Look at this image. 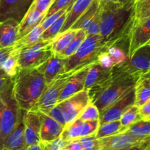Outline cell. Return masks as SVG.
Returning a JSON list of instances; mask_svg holds the SVG:
<instances>
[{
  "mask_svg": "<svg viewBox=\"0 0 150 150\" xmlns=\"http://www.w3.org/2000/svg\"><path fill=\"white\" fill-rule=\"evenodd\" d=\"M138 78L114 66L110 77L96 83L88 91L91 102L102 112L132 90Z\"/></svg>",
  "mask_w": 150,
  "mask_h": 150,
  "instance_id": "cell-1",
  "label": "cell"
},
{
  "mask_svg": "<svg viewBox=\"0 0 150 150\" xmlns=\"http://www.w3.org/2000/svg\"><path fill=\"white\" fill-rule=\"evenodd\" d=\"M133 5H122L119 2L99 5L102 10L99 35L107 45L129 34L133 24Z\"/></svg>",
  "mask_w": 150,
  "mask_h": 150,
  "instance_id": "cell-2",
  "label": "cell"
},
{
  "mask_svg": "<svg viewBox=\"0 0 150 150\" xmlns=\"http://www.w3.org/2000/svg\"><path fill=\"white\" fill-rule=\"evenodd\" d=\"M47 87L45 79L36 68L19 70L13 78V96L23 110H31Z\"/></svg>",
  "mask_w": 150,
  "mask_h": 150,
  "instance_id": "cell-3",
  "label": "cell"
},
{
  "mask_svg": "<svg viewBox=\"0 0 150 150\" xmlns=\"http://www.w3.org/2000/svg\"><path fill=\"white\" fill-rule=\"evenodd\" d=\"M106 47L107 44L102 41L99 34L88 36L74 54L63 58L65 72L78 71L96 63L99 54Z\"/></svg>",
  "mask_w": 150,
  "mask_h": 150,
  "instance_id": "cell-4",
  "label": "cell"
},
{
  "mask_svg": "<svg viewBox=\"0 0 150 150\" xmlns=\"http://www.w3.org/2000/svg\"><path fill=\"white\" fill-rule=\"evenodd\" d=\"M13 83L0 93L5 103V108L0 119V150L3 148L5 140L15 129L24 112L18 106L13 96Z\"/></svg>",
  "mask_w": 150,
  "mask_h": 150,
  "instance_id": "cell-5",
  "label": "cell"
},
{
  "mask_svg": "<svg viewBox=\"0 0 150 150\" xmlns=\"http://www.w3.org/2000/svg\"><path fill=\"white\" fill-rule=\"evenodd\" d=\"M52 40L41 41L18 51L19 70L37 68L53 55Z\"/></svg>",
  "mask_w": 150,
  "mask_h": 150,
  "instance_id": "cell-6",
  "label": "cell"
},
{
  "mask_svg": "<svg viewBox=\"0 0 150 150\" xmlns=\"http://www.w3.org/2000/svg\"><path fill=\"white\" fill-rule=\"evenodd\" d=\"M76 71L77 70H72L57 76L50 84L47 86L43 94L31 110L44 111L55 106L63 88Z\"/></svg>",
  "mask_w": 150,
  "mask_h": 150,
  "instance_id": "cell-7",
  "label": "cell"
},
{
  "mask_svg": "<svg viewBox=\"0 0 150 150\" xmlns=\"http://www.w3.org/2000/svg\"><path fill=\"white\" fill-rule=\"evenodd\" d=\"M115 66L118 70L135 77H140L146 74L150 69V46L141 47L125 63Z\"/></svg>",
  "mask_w": 150,
  "mask_h": 150,
  "instance_id": "cell-8",
  "label": "cell"
},
{
  "mask_svg": "<svg viewBox=\"0 0 150 150\" xmlns=\"http://www.w3.org/2000/svg\"><path fill=\"white\" fill-rule=\"evenodd\" d=\"M90 102L88 93L87 91L83 90L58 103L64 112L66 125L78 119L82 111Z\"/></svg>",
  "mask_w": 150,
  "mask_h": 150,
  "instance_id": "cell-9",
  "label": "cell"
},
{
  "mask_svg": "<svg viewBox=\"0 0 150 150\" xmlns=\"http://www.w3.org/2000/svg\"><path fill=\"white\" fill-rule=\"evenodd\" d=\"M135 104V88H132L122 97L118 99L100 112L99 123L120 120L122 115Z\"/></svg>",
  "mask_w": 150,
  "mask_h": 150,
  "instance_id": "cell-10",
  "label": "cell"
},
{
  "mask_svg": "<svg viewBox=\"0 0 150 150\" xmlns=\"http://www.w3.org/2000/svg\"><path fill=\"white\" fill-rule=\"evenodd\" d=\"M34 0H0V23L14 19L20 24Z\"/></svg>",
  "mask_w": 150,
  "mask_h": 150,
  "instance_id": "cell-11",
  "label": "cell"
},
{
  "mask_svg": "<svg viewBox=\"0 0 150 150\" xmlns=\"http://www.w3.org/2000/svg\"><path fill=\"white\" fill-rule=\"evenodd\" d=\"M128 59L141 47L145 46L150 40V17L132 26L129 33Z\"/></svg>",
  "mask_w": 150,
  "mask_h": 150,
  "instance_id": "cell-12",
  "label": "cell"
},
{
  "mask_svg": "<svg viewBox=\"0 0 150 150\" xmlns=\"http://www.w3.org/2000/svg\"><path fill=\"white\" fill-rule=\"evenodd\" d=\"M24 144L26 147L33 144H39L40 130H41V121L37 111L24 110Z\"/></svg>",
  "mask_w": 150,
  "mask_h": 150,
  "instance_id": "cell-13",
  "label": "cell"
},
{
  "mask_svg": "<svg viewBox=\"0 0 150 150\" xmlns=\"http://www.w3.org/2000/svg\"><path fill=\"white\" fill-rule=\"evenodd\" d=\"M146 137H138L126 133H119L99 139L101 150L127 149L141 144Z\"/></svg>",
  "mask_w": 150,
  "mask_h": 150,
  "instance_id": "cell-14",
  "label": "cell"
},
{
  "mask_svg": "<svg viewBox=\"0 0 150 150\" xmlns=\"http://www.w3.org/2000/svg\"><path fill=\"white\" fill-rule=\"evenodd\" d=\"M41 121L40 139L41 142H50L59 138L64 127L42 111H37Z\"/></svg>",
  "mask_w": 150,
  "mask_h": 150,
  "instance_id": "cell-15",
  "label": "cell"
},
{
  "mask_svg": "<svg viewBox=\"0 0 150 150\" xmlns=\"http://www.w3.org/2000/svg\"><path fill=\"white\" fill-rule=\"evenodd\" d=\"M91 66L77 71L69 78L65 87L63 88L60 96H59L57 104L69 99V97L74 95L75 93L84 90L86 75H87L88 68Z\"/></svg>",
  "mask_w": 150,
  "mask_h": 150,
  "instance_id": "cell-16",
  "label": "cell"
},
{
  "mask_svg": "<svg viewBox=\"0 0 150 150\" xmlns=\"http://www.w3.org/2000/svg\"><path fill=\"white\" fill-rule=\"evenodd\" d=\"M36 69L42 74L45 79L46 84L48 86L57 76L65 73L64 60L58 54H53L47 61Z\"/></svg>",
  "mask_w": 150,
  "mask_h": 150,
  "instance_id": "cell-17",
  "label": "cell"
},
{
  "mask_svg": "<svg viewBox=\"0 0 150 150\" xmlns=\"http://www.w3.org/2000/svg\"><path fill=\"white\" fill-rule=\"evenodd\" d=\"M19 23L8 19L0 23V49L13 47L18 39Z\"/></svg>",
  "mask_w": 150,
  "mask_h": 150,
  "instance_id": "cell-18",
  "label": "cell"
},
{
  "mask_svg": "<svg viewBox=\"0 0 150 150\" xmlns=\"http://www.w3.org/2000/svg\"><path fill=\"white\" fill-rule=\"evenodd\" d=\"M44 17L45 15L37 11L33 4H32L29 11L19 24L17 41L31 32L36 26L38 25L43 21Z\"/></svg>",
  "mask_w": 150,
  "mask_h": 150,
  "instance_id": "cell-19",
  "label": "cell"
},
{
  "mask_svg": "<svg viewBox=\"0 0 150 150\" xmlns=\"http://www.w3.org/2000/svg\"><path fill=\"white\" fill-rule=\"evenodd\" d=\"M112 69L105 68L99 64L98 62L92 64L88 70L86 82H85L84 90L88 91L96 83L110 77L112 74Z\"/></svg>",
  "mask_w": 150,
  "mask_h": 150,
  "instance_id": "cell-20",
  "label": "cell"
},
{
  "mask_svg": "<svg viewBox=\"0 0 150 150\" xmlns=\"http://www.w3.org/2000/svg\"><path fill=\"white\" fill-rule=\"evenodd\" d=\"M94 0H76L68 12L66 19L60 33L71 29L77 20L86 12Z\"/></svg>",
  "mask_w": 150,
  "mask_h": 150,
  "instance_id": "cell-21",
  "label": "cell"
},
{
  "mask_svg": "<svg viewBox=\"0 0 150 150\" xmlns=\"http://www.w3.org/2000/svg\"><path fill=\"white\" fill-rule=\"evenodd\" d=\"M23 117H24V114L15 129L11 132V133L6 138L5 143H4L3 148H7L12 150H24L25 149L24 124Z\"/></svg>",
  "mask_w": 150,
  "mask_h": 150,
  "instance_id": "cell-22",
  "label": "cell"
},
{
  "mask_svg": "<svg viewBox=\"0 0 150 150\" xmlns=\"http://www.w3.org/2000/svg\"><path fill=\"white\" fill-rule=\"evenodd\" d=\"M78 30H69L59 33L52 41V50L54 54H59L63 52L71 43L74 37L76 36Z\"/></svg>",
  "mask_w": 150,
  "mask_h": 150,
  "instance_id": "cell-23",
  "label": "cell"
},
{
  "mask_svg": "<svg viewBox=\"0 0 150 150\" xmlns=\"http://www.w3.org/2000/svg\"><path fill=\"white\" fill-rule=\"evenodd\" d=\"M135 104L141 108L150 99V83L144 76H141L135 85Z\"/></svg>",
  "mask_w": 150,
  "mask_h": 150,
  "instance_id": "cell-24",
  "label": "cell"
},
{
  "mask_svg": "<svg viewBox=\"0 0 150 150\" xmlns=\"http://www.w3.org/2000/svg\"><path fill=\"white\" fill-rule=\"evenodd\" d=\"M44 31V30L41 27V24H39L28 34L25 35L19 40L16 41V42L13 45V50H20L41 41V35Z\"/></svg>",
  "mask_w": 150,
  "mask_h": 150,
  "instance_id": "cell-25",
  "label": "cell"
},
{
  "mask_svg": "<svg viewBox=\"0 0 150 150\" xmlns=\"http://www.w3.org/2000/svg\"><path fill=\"white\" fill-rule=\"evenodd\" d=\"M84 122L78 118L74 122L66 125L61 134V138L66 142L82 138Z\"/></svg>",
  "mask_w": 150,
  "mask_h": 150,
  "instance_id": "cell-26",
  "label": "cell"
},
{
  "mask_svg": "<svg viewBox=\"0 0 150 150\" xmlns=\"http://www.w3.org/2000/svg\"><path fill=\"white\" fill-rule=\"evenodd\" d=\"M150 17V0L135 2L132 10L133 24H138Z\"/></svg>",
  "mask_w": 150,
  "mask_h": 150,
  "instance_id": "cell-27",
  "label": "cell"
},
{
  "mask_svg": "<svg viewBox=\"0 0 150 150\" xmlns=\"http://www.w3.org/2000/svg\"><path fill=\"white\" fill-rule=\"evenodd\" d=\"M99 2L98 0H94L90 5L87 11L77 20V21L72 25L71 29L72 30H85L91 20L93 18L95 14L99 9Z\"/></svg>",
  "mask_w": 150,
  "mask_h": 150,
  "instance_id": "cell-28",
  "label": "cell"
},
{
  "mask_svg": "<svg viewBox=\"0 0 150 150\" xmlns=\"http://www.w3.org/2000/svg\"><path fill=\"white\" fill-rule=\"evenodd\" d=\"M122 133L129 134L138 137H147L150 135V119H141L127 127Z\"/></svg>",
  "mask_w": 150,
  "mask_h": 150,
  "instance_id": "cell-29",
  "label": "cell"
},
{
  "mask_svg": "<svg viewBox=\"0 0 150 150\" xmlns=\"http://www.w3.org/2000/svg\"><path fill=\"white\" fill-rule=\"evenodd\" d=\"M122 124L120 120L114 121V122H105L99 125L97 132L96 133V137L98 139L105 138V137L112 136L120 133L122 129Z\"/></svg>",
  "mask_w": 150,
  "mask_h": 150,
  "instance_id": "cell-30",
  "label": "cell"
},
{
  "mask_svg": "<svg viewBox=\"0 0 150 150\" xmlns=\"http://www.w3.org/2000/svg\"><path fill=\"white\" fill-rule=\"evenodd\" d=\"M87 37L88 35L84 30H78L76 36L71 41V43L69 44V47L58 55L62 58H66V57L71 56L77 51V50L80 48V47L84 42L85 40L87 38Z\"/></svg>",
  "mask_w": 150,
  "mask_h": 150,
  "instance_id": "cell-31",
  "label": "cell"
},
{
  "mask_svg": "<svg viewBox=\"0 0 150 150\" xmlns=\"http://www.w3.org/2000/svg\"><path fill=\"white\" fill-rule=\"evenodd\" d=\"M141 119H142V118L140 115L139 108L135 105H132L122 115V118L120 119V122L122 126L120 133H122L129 125L138 122Z\"/></svg>",
  "mask_w": 150,
  "mask_h": 150,
  "instance_id": "cell-32",
  "label": "cell"
},
{
  "mask_svg": "<svg viewBox=\"0 0 150 150\" xmlns=\"http://www.w3.org/2000/svg\"><path fill=\"white\" fill-rule=\"evenodd\" d=\"M68 12L69 11L65 13L60 18H57L52 25H50L47 30H44V33H42V35H41V41H49V40L53 39L60 33L66 19Z\"/></svg>",
  "mask_w": 150,
  "mask_h": 150,
  "instance_id": "cell-33",
  "label": "cell"
},
{
  "mask_svg": "<svg viewBox=\"0 0 150 150\" xmlns=\"http://www.w3.org/2000/svg\"><path fill=\"white\" fill-rule=\"evenodd\" d=\"M18 50H13L9 57L4 63L2 69L4 71L13 79L16 76L18 72L19 71V67L18 63Z\"/></svg>",
  "mask_w": 150,
  "mask_h": 150,
  "instance_id": "cell-34",
  "label": "cell"
},
{
  "mask_svg": "<svg viewBox=\"0 0 150 150\" xmlns=\"http://www.w3.org/2000/svg\"><path fill=\"white\" fill-rule=\"evenodd\" d=\"M99 117H100V112L98 108L95 106L94 104L91 102H90L84 108L79 116V118L83 122L99 120Z\"/></svg>",
  "mask_w": 150,
  "mask_h": 150,
  "instance_id": "cell-35",
  "label": "cell"
},
{
  "mask_svg": "<svg viewBox=\"0 0 150 150\" xmlns=\"http://www.w3.org/2000/svg\"><path fill=\"white\" fill-rule=\"evenodd\" d=\"M101 16H102V10L99 5V9L97 12L93 17L89 24L85 29V31L87 33L88 36L95 35H99L100 32V23H101Z\"/></svg>",
  "mask_w": 150,
  "mask_h": 150,
  "instance_id": "cell-36",
  "label": "cell"
},
{
  "mask_svg": "<svg viewBox=\"0 0 150 150\" xmlns=\"http://www.w3.org/2000/svg\"><path fill=\"white\" fill-rule=\"evenodd\" d=\"M84 150H101L99 139L96 138V134L78 138Z\"/></svg>",
  "mask_w": 150,
  "mask_h": 150,
  "instance_id": "cell-37",
  "label": "cell"
},
{
  "mask_svg": "<svg viewBox=\"0 0 150 150\" xmlns=\"http://www.w3.org/2000/svg\"><path fill=\"white\" fill-rule=\"evenodd\" d=\"M44 113H46L47 115H48L50 117H51L52 119H53L54 120H55L56 122H57L58 123H60V125H63V127H66V119H65V115L64 112H63V109H62L61 107L57 104L55 106H54L53 108H50V109L47 110L42 111Z\"/></svg>",
  "mask_w": 150,
  "mask_h": 150,
  "instance_id": "cell-38",
  "label": "cell"
},
{
  "mask_svg": "<svg viewBox=\"0 0 150 150\" xmlns=\"http://www.w3.org/2000/svg\"><path fill=\"white\" fill-rule=\"evenodd\" d=\"M74 2V0H56L52 4L44 18L51 16L52 15H53V14L57 13V11H60V10L64 9V8H70L73 5Z\"/></svg>",
  "mask_w": 150,
  "mask_h": 150,
  "instance_id": "cell-39",
  "label": "cell"
},
{
  "mask_svg": "<svg viewBox=\"0 0 150 150\" xmlns=\"http://www.w3.org/2000/svg\"><path fill=\"white\" fill-rule=\"evenodd\" d=\"M99 125H100L99 120L84 122L82 137L88 136V135H94V134H96L98 129H99Z\"/></svg>",
  "mask_w": 150,
  "mask_h": 150,
  "instance_id": "cell-40",
  "label": "cell"
},
{
  "mask_svg": "<svg viewBox=\"0 0 150 150\" xmlns=\"http://www.w3.org/2000/svg\"><path fill=\"white\" fill-rule=\"evenodd\" d=\"M66 143L67 142L65 141L61 136H60L52 141L42 142L43 149L44 150H63Z\"/></svg>",
  "mask_w": 150,
  "mask_h": 150,
  "instance_id": "cell-41",
  "label": "cell"
},
{
  "mask_svg": "<svg viewBox=\"0 0 150 150\" xmlns=\"http://www.w3.org/2000/svg\"><path fill=\"white\" fill-rule=\"evenodd\" d=\"M70 8H64V9L60 10V11H57V13H54L53 15H52L51 16L43 19V21H41L40 24H41V27H42V28L44 29V30H47V29L48 28L50 25H52V24L53 23H54V21L57 19V18H60V17L62 15H63L65 13H66L67 11H69V9H70Z\"/></svg>",
  "mask_w": 150,
  "mask_h": 150,
  "instance_id": "cell-42",
  "label": "cell"
},
{
  "mask_svg": "<svg viewBox=\"0 0 150 150\" xmlns=\"http://www.w3.org/2000/svg\"><path fill=\"white\" fill-rule=\"evenodd\" d=\"M13 83V79L9 77L3 69H0V93L5 91Z\"/></svg>",
  "mask_w": 150,
  "mask_h": 150,
  "instance_id": "cell-43",
  "label": "cell"
},
{
  "mask_svg": "<svg viewBox=\"0 0 150 150\" xmlns=\"http://www.w3.org/2000/svg\"><path fill=\"white\" fill-rule=\"evenodd\" d=\"M54 1V0H34L33 4L37 11H40L41 13L46 16Z\"/></svg>",
  "mask_w": 150,
  "mask_h": 150,
  "instance_id": "cell-44",
  "label": "cell"
},
{
  "mask_svg": "<svg viewBox=\"0 0 150 150\" xmlns=\"http://www.w3.org/2000/svg\"><path fill=\"white\" fill-rule=\"evenodd\" d=\"M13 50V47H8L5 49H0V69L3 67L4 63H5L8 57H9L10 54Z\"/></svg>",
  "mask_w": 150,
  "mask_h": 150,
  "instance_id": "cell-45",
  "label": "cell"
},
{
  "mask_svg": "<svg viewBox=\"0 0 150 150\" xmlns=\"http://www.w3.org/2000/svg\"><path fill=\"white\" fill-rule=\"evenodd\" d=\"M139 112L143 119H150V99L139 108Z\"/></svg>",
  "mask_w": 150,
  "mask_h": 150,
  "instance_id": "cell-46",
  "label": "cell"
},
{
  "mask_svg": "<svg viewBox=\"0 0 150 150\" xmlns=\"http://www.w3.org/2000/svg\"><path fill=\"white\" fill-rule=\"evenodd\" d=\"M63 150H84L78 139H74L66 143Z\"/></svg>",
  "mask_w": 150,
  "mask_h": 150,
  "instance_id": "cell-47",
  "label": "cell"
},
{
  "mask_svg": "<svg viewBox=\"0 0 150 150\" xmlns=\"http://www.w3.org/2000/svg\"><path fill=\"white\" fill-rule=\"evenodd\" d=\"M24 150H44V149H43V144L41 141L39 144H33V145L26 147Z\"/></svg>",
  "mask_w": 150,
  "mask_h": 150,
  "instance_id": "cell-48",
  "label": "cell"
},
{
  "mask_svg": "<svg viewBox=\"0 0 150 150\" xmlns=\"http://www.w3.org/2000/svg\"><path fill=\"white\" fill-rule=\"evenodd\" d=\"M141 146L144 150H150V135L147 136L145 140L141 143Z\"/></svg>",
  "mask_w": 150,
  "mask_h": 150,
  "instance_id": "cell-49",
  "label": "cell"
},
{
  "mask_svg": "<svg viewBox=\"0 0 150 150\" xmlns=\"http://www.w3.org/2000/svg\"><path fill=\"white\" fill-rule=\"evenodd\" d=\"M135 0H118V2L122 5H134Z\"/></svg>",
  "mask_w": 150,
  "mask_h": 150,
  "instance_id": "cell-50",
  "label": "cell"
},
{
  "mask_svg": "<svg viewBox=\"0 0 150 150\" xmlns=\"http://www.w3.org/2000/svg\"><path fill=\"white\" fill-rule=\"evenodd\" d=\"M5 108V103L4 102L3 99L2 98V96H0V119H1V116H2V112H3L4 109Z\"/></svg>",
  "mask_w": 150,
  "mask_h": 150,
  "instance_id": "cell-51",
  "label": "cell"
},
{
  "mask_svg": "<svg viewBox=\"0 0 150 150\" xmlns=\"http://www.w3.org/2000/svg\"><path fill=\"white\" fill-rule=\"evenodd\" d=\"M99 5H103L110 2H118V0H98Z\"/></svg>",
  "mask_w": 150,
  "mask_h": 150,
  "instance_id": "cell-52",
  "label": "cell"
},
{
  "mask_svg": "<svg viewBox=\"0 0 150 150\" xmlns=\"http://www.w3.org/2000/svg\"><path fill=\"white\" fill-rule=\"evenodd\" d=\"M125 150H144L143 149L142 146H141V144H138V145L133 146L129 147V148L126 149Z\"/></svg>",
  "mask_w": 150,
  "mask_h": 150,
  "instance_id": "cell-53",
  "label": "cell"
},
{
  "mask_svg": "<svg viewBox=\"0 0 150 150\" xmlns=\"http://www.w3.org/2000/svg\"><path fill=\"white\" fill-rule=\"evenodd\" d=\"M143 76H144V77H145L146 78L150 83V72H149V73L146 74H144V75H143Z\"/></svg>",
  "mask_w": 150,
  "mask_h": 150,
  "instance_id": "cell-54",
  "label": "cell"
},
{
  "mask_svg": "<svg viewBox=\"0 0 150 150\" xmlns=\"http://www.w3.org/2000/svg\"><path fill=\"white\" fill-rule=\"evenodd\" d=\"M1 150H12V149H7V148H2Z\"/></svg>",
  "mask_w": 150,
  "mask_h": 150,
  "instance_id": "cell-55",
  "label": "cell"
},
{
  "mask_svg": "<svg viewBox=\"0 0 150 150\" xmlns=\"http://www.w3.org/2000/svg\"><path fill=\"white\" fill-rule=\"evenodd\" d=\"M125 149H111V150H125Z\"/></svg>",
  "mask_w": 150,
  "mask_h": 150,
  "instance_id": "cell-56",
  "label": "cell"
},
{
  "mask_svg": "<svg viewBox=\"0 0 150 150\" xmlns=\"http://www.w3.org/2000/svg\"><path fill=\"white\" fill-rule=\"evenodd\" d=\"M141 1H144V0H135V2H141Z\"/></svg>",
  "mask_w": 150,
  "mask_h": 150,
  "instance_id": "cell-57",
  "label": "cell"
},
{
  "mask_svg": "<svg viewBox=\"0 0 150 150\" xmlns=\"http://www.w3.org/2000/svg\"><path fill=\"white\" fill-rule=\"evenodd\" d=\"M146 45H149L150 46V40H149V42L147 43L146 44Z\"/></svg>",
  "mask_w": 150,
  "mask_h": 150,
  "instance_id": "cell-58",
  "label": "cell"
},
{
  "mask_svg": "<svg viewBox=\"0 0 150 150\" xmlns=\"http://www.w3.org/2000/svg\"><path fill=\"white\" fill-rule=\"evenodd\" d=\"M149 72H150V69H149ZM149 72H148V73H149ZM147 74V73H146Z\"/></svg>",
  "mask_w": 150,
  "mask_h": 150,
  "instance_id": "cell-59",
  "label": "cell"
},
{
  "mask_svg": "<svg viewBox=\"0 0 150 150\" xmlns=\"http://www.w3.org/2000/svg\"><path fill=\"white\" fill-rule=\"evenodd\" d=\"M54 1H56V0H54Z\"/></svg>",
  "mask_w": 150,
  "mask_h": 150,
  "instance_id": "cell-60",
  "label": "cell"
},
{
  "mask_svg": "<svg viewBox=\"0 0 150 150\" xmlns=\"http://www.w3.org/2000/svg\"><path fill=\"white\" fill-rule=\"evenodd\" d=\"M75 1H76V0H74V2H75Z\"/></svg>",
  "mask_w": 150,
  "mask_h": 150,
  "instance_id": "cell-61",
  "label": "cell"
}]
</instances>
